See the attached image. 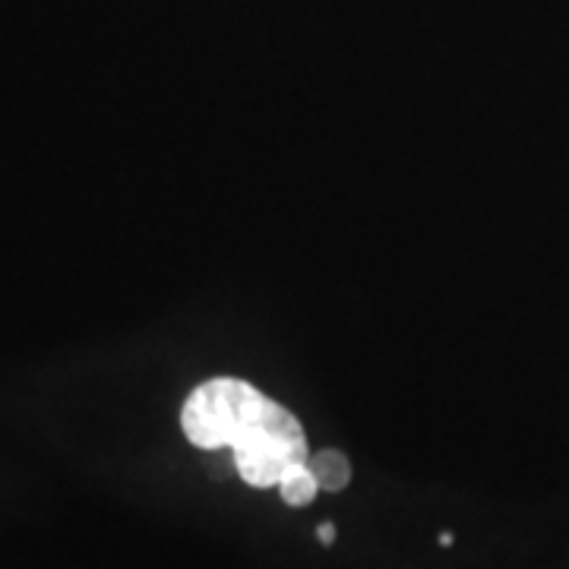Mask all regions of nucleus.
Here are the masks:
<instances>
[{"mask_svg": "<svg viewBox=\"0 0 569 569\" xmlns=\"http://www.w3.org/2000/svg\"><path fill=\"white\" fill-rule=\"evenodd\" d=\"M183 437L197 449H231L250 488H276L282 475L307 462V433L295 411L238 377H212L187 396Z\"/></svg>", "mask_w": 569, "mask_h": 569, "instance_id": "obj_1", "label": "nucleus"}, {"mask_svg": "<svg viewBox=\"0 0 569 569\" xmlns=\"http://www.w3.org/2000/svg\"><path fill=\"white\" fill-rule=\"evenodd\" d=\"M307 466L326 493H342L351 485V462L342 449H320L307 459Z\"/></svg>", "mask_w": 569, "mask_h": 569, "instance_id": "obj_2", "label": "nucleus"}, {"mask_svg": "<svg viewBox=\"0 0 569 569\" xmlns=\"http://www.w3.org/2000/svg\"><path fill=\"white\" fill-rule=\"evenodd\" d=\"M276 488H279L282 503H288V507L295 509L310 507V503L317 500V493H320V485H317V478H313V471H310L307 462H298V466L288 468Z\"/></svg>", "mask_w": 569, "mask_h": 569, "instance_id": "obj_3", "label": "nucleus"}, {"mask_svg": "<svg viewBox=\"0 0 569 569\" xmlns=\"http://www.w3.org/2000/svg\"><path fill=\"white\" fill-rule=\"evenodd\" d=\"M317 535H320V545H323V548H332V541H336V526L323 522V526L317 529Z\"/></svg>", "mask_w": 569, "mask_h": 569, "instance_id": "obj_4", "label": "nucleus"}, {"mask_svg": "<svg viewBox=\"0 0 569 569\" xmlns=\"http://www.w3.org/2000/svg\"><path fill=\"white\" fill-rule=\"evenodd\" d=\"M449 545H452V535L443 531V535H440V548H449Z\"/></svg>", "mask_w": 569, "mask_h": 569, "instance_id": "obj_5", "label": "nucleus"}]
</instances>
